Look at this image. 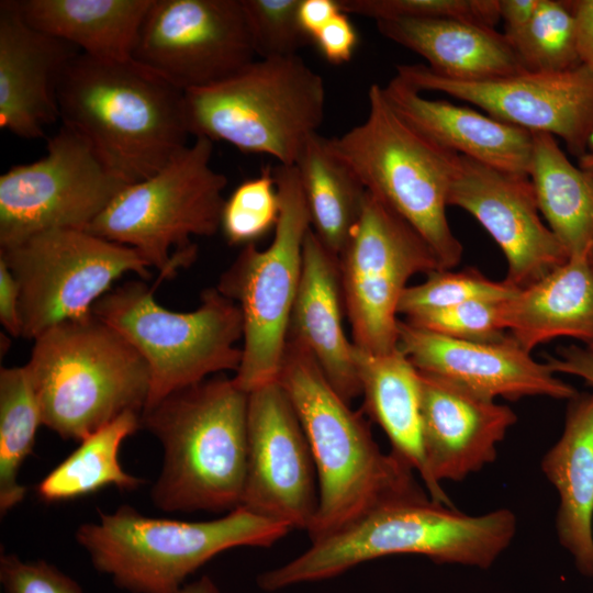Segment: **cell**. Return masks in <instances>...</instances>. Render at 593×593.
Listing matches in <instances>:
<instances>
[{
    "mask_svg": "<svg viewBox=\"0 0 593 593\" xmlns=\"http://www.w3.org/2000/svg\"><path fill=\"white\" fill-rule=\"evenodd\" d=\"M418 371V370H417ZM421 433L429 497L454 506L443 481H461L492 463L516 423L514 411L446 379L418 371Z\"/></svg>",
    "mask_w": 593,
    "mask_h": 593,
    "instance_id": "19",
    "label": "cell"
},
{
    "mask_svg": "<svg viewBox=\"0 0 593 593\" xmlns=\"http://www.w3.org/2000/svg\"><path fill=\"white\" fill-rule=\"evenodd\" d=\"M0 322L11 336H21L19 287L2 261H0Z\"/></svg>",
    "mask_w": 593,
    "mask_h": 593,
    "instance_id": "43",
    "label": "cell"
},
{
    "mask_svg": "<svg viewBox=\"0 0 593 593\" xmlns=\"http://www.w3.org/2000/svg\"><path fill=\"white\" fill-rule=\"evenodd\" d=\"M590 251L570 256L503 302V323L526 351L558 337L593 344V266Z\"/></svg>",
    "mask_w": 593,
    "mask_h": 593,
    "instance_id": "24",
    "label": "cell"
},
{
    "mask_svg": "<svg viewBox=\"0 0 593 593\" xmlns=\"http://www.w3.org/2000/svg\"><path fill=\"white\" fill-rule=\"evenodd\" d=\"M517 518L507 508L469 515L426 493L383 502L342 529L314 540L291 561L258 578L265 591L338 575L362 562L419 555L437 563L488 569L511 545Z\"/></svg>",
    "mask_w": 593,
    "mask_h": 593,
    "instance_id": "2",
    "label": "cell"
},
{
    "mask_svg": "<svg viewBox=\"0 0 593 593\" xmlns=\"http://www.w3.org/2000/svg\"><path fill=\"white\" fill-rule=\"evenodd\" d=\"M306 435L318 483L311 541L349 525L377 505L425 493L415 471L384 454L370 426L331 385L312 355L287 342L279 374Z\"/></svg>",
    "mask_w": 593,
    "mask_h": 593,
    "instance_id": "3",
    "label": "cell"
},
{
    "mask_svg": "<svg viewBox=\"0 0 593 593\" xmlns=\"http://www.w3.org/2000/svg\"><path fill=\"white\" fill-rule=\"evenodd\" d=\"M517 290L505 280L493 281L473 268L437 270L427 275L425 281L406 288L399 304V314L411 318L471 301H506Z\"/></svg>",
    "mask_w": 593,
    "mask_h": 593,
    "instance_id": "34",
    "label": "cell"
},
{
    "mask_svg": "<svg viewBox=\"0 0 593 593\" xmlns=\"http://www.w3.org/2000/svg\"><path fill=\"white\" fill-rule=\"evenodd\" d=\"M376 25L383 36L421 55L434 72L449 79L488 80L526 70L494 27L451 19H390Z\"/></svg>",
    "mask_w": 593,
    "mask_h": 593,
    "instance_id": "26",
    "label": "cell"
},
{
    "mask_svg": "<svg viewBox=\"0 0 593 593\" xmlns=\"http://www.w3.org/2000/svg\"><path fill=\"white\" fill-rule=\"evenodd\" d=\"M448 205L470 213L503 251L505 281L521 289L563 264L568 253L544 221L528 176L460 155Z\"/></svg>",
    "mask_w": 593,
    "mask_h": 593,
    "instance_id": "18",
    "label": "cell"
},
{
    "mask_svg": "<svg viewBox=\"0 0 593 593\" xmlns=\"http://www.w3.org/2000/svg\"><path fill=\"white\" fill-rule=\"evenodd\" d=\"M575 21L579 61L593 72V0L566 1Z\"/></svg>",
    "mask_w": 593,
    "mask_h": 593,
    "instance_id": "42",
    "label": "cell"
},
{
    "mask_svg": "<svg viewBox=\"0 0 593 593\" xmlns=\"http://www.w3.org/2000/svg\"><path fill=\"white\" fill-rule=\"evenodd\" d=\"M395 69L399 79L419 92H444L499 121L558 136L578 158L593 132V72L583 65L478 81L449 79L424 64H402Z\"/></svg>",
    "mask_w": 593,
    "mask_h": 593,
    "instance_id": "16",
    "label": "cell"
},
{
    "mask_svg": "<svg viewBox=\"0 0 593 593\" xmlns=\"http://www.w3.org/2000/svg\"><path fill=\"white\" fill-rule=\"evenodd\" d=\"M345 14L374 21L451 19L494 27L501 20L499 0H337Z\"/></svg>",
    "mask_w": 593,
    "mask_h": 593,
    "instance_id": "36",
    "label": "cell"
},
{
    "mask_svg": "<svg viewBox=\"0 0 593 593\" xmlns=\"http://www.w3.org/2000/svg\"><path fill=\"white\" fill-rule=\"evenodd\" d=\"M272 174L280 200L273 239L266 249L244 246L216 286L242 312L244 344L233 380L248 393L279 379L311 228L298 168L278 164Z\"/></svg>",
    "mask_w": 593,
    "mask_h": 593,
    "instance_id": "11",
    "label": "cell"
},
{
    "mask_svg": "<svg viewBox=\"0 0 593 593\" xmlns=\"http://www.w3.org/2000/svg\"><path fill=\"white\" fill-rule=\"evenodd\" d=\"M367 119L332 138L337 153L369 193L403 219L428 244L443 269L461 260L462 245L447 219L448 193L460 155L409 126L378 83L368 90Z\"/></svg>",
    "mask_w": 593,
    "mask_h": 593,
    "instance_id": "8",
    "label": "cell"
},
{
    "mask_svg": "<svg viewBox=\"0 0 593 593\" xmlns=\"http://www.w3.org/2000/svg\"><path fill=\"white\" fill-rule=\"evenodd\" d=\"M0 261L19 287L21 337L32 340L59 323L90 315L123 275L150 277L135 249L75 228L47 230L0 247Z\"/></svg>",
    "mask_w": 593,
    "mask_h": 593,
    "instance_id": "12",
    "label": "cell"
},
{
    "mask_svg": "<svg viewBox=\"0 0 593 593\" xmlns=\"http://www.w3.org/2000/svg\"><path fill=\"white\" fill-rule=\"evenodd\" d=\"M323 57L333 65L349 61L358 44V33L344 12L337 13L314 37Z\"/></svg>",
    "mask_w": 593,
    "mask_h": 593,
    "instance_id": "40",
    "label": "cell"
},
{
    "mask_svg": "<svg viewBox=\"0 0 593 593\" xmlns=\"http://www.w3.org/2000/svg\"><path fill=\"white\" fill-rule=\"evenodd\" d=\"M255 56L242 0H153L133 51L183 91L217 83Z\"/></svg>",
    "mask_w": 593,
    "mask_h": 593,
    "instance_id": "15",
    "label": "cell"
},
{
    "mask_svg": "<svg viewBox=\"0 0 593 593\" xmlns=\"http://www.w3.org/2000/svg\"><path fill=\"white\" fill-rule=\"evenodd\" d=\"M41 411L25 366L0 369V513L20 504L26 488L19 482L25 459L33 452Z\"/></svg>",
    "mask_w": 593,
    "mask_h": 593,
    "instance_id": "32",
    "label": "cell"
},
{
    "mask_svg": "<svg viewBox=\"0 0 593 593\" xmlns=\"http://www.w3.org/2000/svg\"><path fill=\"white\" fill-rule=\"evenodd\" d=\"M248 392L212 377L177 390L141 413L163 449L150 490L166 513L230 512L240 506L247 470Z\"/></svg>",
    "mask_w": 593,
    "mask_h": 593,
    "instance_id": "4",
    "label": "cell"
},
{
    "mask_svg": "<svg viewBox=\"0 0 593 593\" xmlns=\"http://www.w3.org/2000/svg\"><path fill=\"white\" fill-rule=\"evenodd\" d=\"M339 12L337 0H301L299 22L313 42V37Z\"/></svg>",
    "mask_w": 593,
    "mask_h": 593,
    "instance_id": "45",
    "label": "cell"
},
{
    "mask_svg": "<svg viewBox=\"0 0 593 593\" xmlns=\"http://www.w3.org/2000/svg\"><path fill=\"white\" fill-rule=\"evenodd\" d=\"M98 514V521L77 528L76 541L97 571L131 593H179L216 555L269 547L291 530L242 506L202 522L152 517L127 504Z\"/></svg>",
    "mask_w": 593,
    "mask_h": 593,
    "instance_id": "6",
    "label": "cell"
},
{
    "mask_svg": "<svg viewBox=\"0 0 593 593\" xmlns=\"http://www.w3.org/2000/svg\"><path fill=\"white\" fill-rule=\"evenodd\" d=\"M539 0H499L504 36L512 44L529 24ZM513 47V46H512Z\"/></svg>",
    "mask_w": 593,
    "mask_h": 593,
    "instance_id": "44",
    "label": "cell"
},
{
    "mask_svg": "<svg viewBox=\"0 0 593 593\" xmlns=\"http://www.w3.org/2000/svg\"><path fill=\"white\" fill-rule=\"evenodd\" d=\"M142 427L141 413L125 412L80 445L35 486L46 503L75 500L105 486L133 491L143 480L126 472L119 459L123 441Z\"/></svg>",
    "mask_w": 593,
    "mask_h": 593,
    "instance_id": "31",
    "label": "cell"
},
{
    "mask_svg": "<svg viewBox=\"0 0 593 593\" xmlns=\"http://www.w3.org/2000/svg\"><path fill=\"white\" fill-rule=\"evenodd\" d=\"M0 583L4 593H85L54 564L42 559L22 560L14 553L0 557Z\"/></svg>",
    "mask_w": 593,
    "mask_h": 593,
    "instance_id": "39",
    "label": "cell"
},
{
    "mask_svg": "<svg viewBox=\"0 0 593 593\" xmlns=\"http://www.w3.org/2000/svg\"><path fill=\"white\" fill-rule=\"evenodd\" d=\"M533 133L529 179L539 212L568 256L593 246V176L574 166L555 136Z\"/></svg>",
    "mask_w": 593,
    "mask_h": 593,
    "instance_id": "29",
    "label": "cell"
},
{
    "mask_svg": "<svg viewBox=\"0 0 593 593\" xmlns=\"http://www.w3.org/2000/svg\"><path fill=\"white\" fill-rule=\"evenodd\" d=\"M382 91L392 110L433 144L505 172L529 175L530 131L446 100L427 99L396 76Z\"/></svg>",
    "mask_w": 593,
    "mask_h": 593,
    "instance_id": "23",
    "label": "cell"
},
{
    "mask_svg": "<svg viewBox=\"0 0 593 593\" xmlns=\"http://www.w3.org/2000/svg\"><path fill=\"white\" fill-rule=\"evenodd\" d=\"M240 506L309 532L318 507L312 451L279 380L248 393L247 470Z\"/></svg>",
    "mask_w": 593,
    "mask_h": 593,
    "instance_id": "17",
    "label": "cell"
},
{
    "mask_svg": "<svg viewBox=\"0 0 593 593\" xmlns=\"http://www.w3.org/2000/svg\"><path fill=\"white\" fill-rule=\"evenodd\" d=\"M578 159L579 167L593 176V132L589 137L584 154Z\"/></svg>",
    "mask_w": 593,
    "mask_h": 593,
    "instance_id": "47",
    "label": "cell"
},
{
    "mask_svg": "<svg viewBox=\"0 0 593 593\" xmlns=\"http://www.w3.org/2000/svg\"><path fill=\"white\" fill-rule=\"evenodd\" d=\"M541 469L559 496V542L578 571L593 578V391L569 400L562 434Z\"/></svg>",
    "mask_w": 593,
    "mask_h": 593,
    "instance_id": "25",
    "label": "cell"
},
{
    "mask_svg": "<svg viewBox=\"0 0 593 593\" xmlns=\"http://www.w3.org/2000/svg\"><path fill=\"white\" fill-rule=\"evenodd\" d=\"M338 269L351 342L372 354L399 348V304L410 279L444 270L417 232L368 191Z\"/></svg>",
    "mask_w": 593,
    "mask_h": 593,
    "instance_id": "13",
    "label": "cell"
},
{
    "mask_svg": "<svg viewBox=\"0 0 593 593\" xmlns=\"http://www.w3.org/2000/svg\"><path fill=\"white\" fill-rule=\"evenodd\" d=\"M365 412L383 429L395 456L417 473L429 495L419 410L418 371L398 348L372 354L354 345Z\"/></svg>",
    "mask_w": 593,
    "mask_h": 593,
    "instance_id": "28",
    "label": "cell"
},
{
    "mask_svg": "<svg viewBox=\"0 0 593 593\" xmlns=\"http://www.w3.org/2000/svg\"><path fill=\"white\" fill-rule=\"evenodd\" d=\"M547 365L555 373L579 377L593 389V351L588 347H562L557 356L547 358Z\"/></svg>",
    "mask_w": 593,
    "mask_h": 593,
    "instance_id": "41",
    "label": "cell"
},
{
    "mask_svg": "<svg viewBox=\"0 0 593 593\" xmlns=\"http://www.w3.org/2000/svg\"><path fill=\"white\" fill-rule=\"evenodd\" d=\"M153 0H19L35 29L102 60L133 59V51Z\"/></svg>",
    "mask_w": 593,
    "mask_h": 593,
    "instance_id": "27",
    "label": "cell"
},
{
    "mask_svg": "<svg viewBox=\"0 0 593 593\" xmlns=\"http://www.w3.org/2000/svg\"><path fill=\"white\" fill-rule=\"evenodd\" d=\"M590 258H591V262H592V266H593V246H592L591 251H590ZM588 348L593 351V344L590 345Z\"/></svg>",
    "mask_w": 593,
    "mask_h": 593,
    "instance_id": "48",
    "label": "cell"
},
{
    "mask_svg": "<svg viewBox=\"0 0 593 593\" xmlns=\"http://www.w3.org/2000/svg\"><path fill=\"white\" fill-rule=\"evenodd\" d=\"M311 228L335 256H339L355 230L367 189L332 138L312 134L295 164Z\"/></svg>",
    "mask_w": 593,
    "mask_h": 593,
    "instance_id": "30",
    "label": "cell"
},
{
    "mask_svg": "<svg viewBox=\"0 0 593 593\" xmlns=\"http://www.w3.org/2000/svg\"><path fill=\"white\" fill-rule=\"evenodd\" d=\"M511 45L527 71L556 72L581 65L575 21L566 1L539 0L529 24Z\"/></svg>",
    "mask_w": 593,
    "mask_h": 593,
    "instance_id": "33",
    "label": "cell"
},
{
    "mask_svg": "<svg viewBox=\"0 0 593 593\" xmlns=\"http://www.w3.org/2000/svg\"><path fill=\"white\" fill-rule=\"evenodd\" d=\"M280 200L272 169L242 182L225 199L221 228L231 245H248L265 235L276 223Z\"/></svg>",
    "mask_w": 593,
    "mask_h": 593,
    "instance_id": "35",
    "label": "cell"
},
{
    "mask_svg": "<svg viewBox=\"0 0 593 593\" xmlns=\"http://www.w3.org/2000/svg\"><path fill=\"white\" fill-rule=\"evenodd\" d=\"M325 85L299 56L260 58L208 87L184 91L193 137L226 142L295 166L325 114Z\"/></svg>",
    "mask_w": 593,
    "mask_h": 593,
    "instance_id": "7",
    "label": "cell"
},
{
    "mask_svg": "<svg viewBox=\"0 0 593 593\" xmlns=\"http://www.w3.org/2000/svg\"><path fill=\"white\" fill-rule=\"evenodd\" d=\"M153 291L131 280L102 295L91 311L146 361L150 390L144 409L211 374L236 372L242 360L236 344L244 332L238 305L216 287L203 290L200 305L190 312L165 309Z\"/></svg>",
    "mask_w": 593,
    "mask_h": 593,
    "instance_id": "10",
    "label": "cell"
},
{
    "mask_svg": "<svg viewBox=\"0 0 593 593\" xmlns=\"http://www.w3.org/2000/svg\"><path fill=\"white\" fill-rule=\"evenodd\" d=\"M25 366L42 424L81 441L125 412L142 413L149 369L112 326L90 315L59 323L34 340Z\"/></svg>",
    "mask_w": 593,
    "mask_h": 593,
    "instance_id": "5",
    "label": "cell"
},
{
    "mask_svg": "<svg viewBox=\"0 0 593 593\" xmlns=\"http://www.w3.org/2000/svg\"><path fill=\"white\" fill-rule=\"evenodd\" d=\"M126 186L63 125L45 156L0 176V247L47 230L86 231Z\"/></svg>",
    "mask_w": 593,
    "mask_h": 593,
    "instance_id": "14",
    "label": "cell"
},
{
    "mask_svg": "<svg viewBox=\"0 0 593 593\" xmlns=\"http://www.w3.org/2000/svg\"><path fill=\"white\" fill-rule=\"evenodd\" d=\"M59 120L126 184L153 176L189 144L184 91L134 59L79 53L57 89Z\"/></svg>",
    "mask_w": 593,
    "mask_h": 593,
    "instance_id": "1",
    "label": "cell"
},
{
    "mask_svg": "<svg viewBox=\"0 0 593 593\" xmlns=\"http://www.w3.org/2000/svg\"><path fill=\"white\" fill-rule=\"evenodd\" d=\"M72 44L26 22L16 0L0 2V126L18 137L42 138L59 120L57 89Z\"/></svg>",
    "mask_w": 593,
    "mask_h": 593,
    "instance_id": "21",
    "label": "cell"
},
{
    "mask_svg": "<svg viewBox=\"0 0 593 593\" xmlns=\"http://www.w3.org/2000/svg\"><path fill=\"white\" fill-rule=\"evenodd\" d=\"M400 350L421 372L451 381L481 396L571 400L578 392L547 362L535 360L511 336L495 343L454 339L400 320Z\"/></svg>",
    "mask_w": 593,
    "mask_h": 593,
    "instance_id": "20",
    "label": "cell"
},
{
    "mask_svg": "<svg viewBox=\"0 0 593 593\" xmlns=\"http://www.w3.org/2000/svg\"><path fill=\"white\" fill-rule=\"evenodd\" d=\"M301 0H242L256 56L289 57L312 40L299 22Z\"/></svg>",
    "mask_w": 593,
    "mask_h": 593,
    "instance_id": "37",
    "label": "cell"
},
{
    "mask_svg": "<svg viewBox=\"0 0 593 593\" xmlns=\"http://www.w3.org/2000/svg\"><path fill=\"white\" fill-rule=\"evenodd\" d=\"M213 142L194 137L167 165L145 180L126 186L86 230L135 249L172 278L197 258L192 236L221 228L227 178L211 166Z\"/></svg>",
    "mask_w": 593,
    "mask_h": 593,
    "instance_id": "9",
    "label": "cell"
},
{
    "mask_svg": "<svg viewBox=\"0 0 593 593\" xmlns=\"http://www.w3.org/2000/svg\"><path fill=\"white\" fill-rule=\"evenodd\" d=\"M179 593H221V591L209 575H202L195 581L186 583Z\"/></svg>",
    "mask_w": 593,
    "mask_h": 593,
    "instance_id": "46",
    "label": "cell"
},
{
    "mask_svg": "<svg viewBox=\"0 0 593 593\" xmlns=\"http://www.w3.org/2000/svg\"><path fill=\"white\" fill-rule=\"evenodd\" d=\"M503 302L471 301L404 320L454 339L495 343L510 336L503 323Z\"/></svg>",
    "mask_w": 593,
    "mask_h": 593,
    "instance_id": "38",
    "label": "cell"
},
{
    "mask_svg": "<svg viewBox=\"0 0 593 593\" xmlns=\"http://www.w3.org/2000/svg\"><path fill=\"white\" fill-rule=\"evenodd\" d=\"M343 313L338 257L310 228L303 244L301 279L287 342L305 348L334 390L349 403L361 395V388L354 344L344 332Z\"/></svg>",
    "mask_w": 593,
    "mask_h": 593,
    "instance_id": "22",
    "label": "cell"
}]
</instances>
